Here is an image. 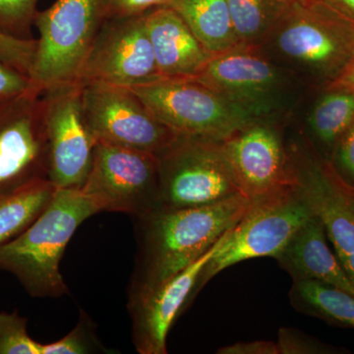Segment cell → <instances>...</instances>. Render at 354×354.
I'll list each match as a JSON object with an SVG mask.
<instances>
[{"mask_svg": "<svg viewBox=\"0 0 354 354\" xmlns=\"http://www.w3.org/2000/svg\"><path fill=\"white\" fill-rule=\"evenodd\" d=\"M251 205L236 194L223 201L194 208L158 207L137 216L136 261L129 290L160 283L199 259Z\"/></svg>", "mask_w": 354, "mask_h": 354, "instance_id": "6da1fadb", "label": "cell"}, {"mask_svg": "<svg viewBox=\"0 0 354 354\" xmlns=\"http://www.w3.org/2000/svg\"><path fill=\"white\" fill-rule=\"evenodd\" d=\"M301 80L329 85L354 55V24L318 0L288 2L260 46Z\"/></svg>", "mask_w": 354, "mask_h": 354, "instance_id": "7a4b0ae2", "label": "cell"}, {"mask_svg": "<svg viewBox=\"0 0 354 354\" xmlns=\"http://www.w3.org/2000/svg\"><path fill=\"white\" fill-rule=\"evenodd\" d=\"M99 207L81 189L57 188L50 202L31 225L0 246V270L10 272L32 297L69 293L60 261L77 228Z\"/></svg>", "mask_w": 354, "mask_h": 354, "instance_id": "3957f363", "label": "cell"}, {"mask_svg": "<svg viewBox=\"0 0 354 354\" xmlns=\"http://www.w3.org/2000/svg\"><path fill=\"white\" fill-rule=\"evenodd\" d=\"M197 81L245 111L254 120L274 121L291 109L300 82L260 46L241 44L212 57Z\"/></svg>", "mask_w": 354, "mask_h": 354, "instance_id": "277c9868", "label": "cell"}, {"mask_svg": "<svg viewBox=\"0 0 354 354\" xmlns=\"http://www.w3.org/2000/svg\"><path fill=\"white\" fill-rule=\"evenodd\" d=\"M314 214L297 184L270 196L251 201L227 241L203 267L193 290L223 270L254 258H276L291 237Z\"/></svg>", "mask_w": 354, "mask_h": 354, "instance_id": "5b68a950", "label": "cell"}, {"mask_svg": "<svg viewBox=\"0 0 354 354\" xmlns=\"http://www.w3.org/2000/svg\"><path fill=\"white\" fill-rule=\"evenodd\" d=\"M104 20L102 0H57L38 12L35 26L39 38L28 73L32 87L43 93L57 84L75 82Z\"/></svg>", "mask_w": 354, "mask_h": 354, "instance_id": "8992f818", "label": "cell"}, {"mask_svg": "<svg viewBox=\"0 0 354 354\" xmlns=\"http://www.w3.org/2000/svg\"><path fill=\"white\" fill-rule=\"evenodd\" d=\"M157 156L160 207L194 208L241 194L223 140L179 134Z\"/></svg>", "mask_w": 354, "mask_h": 354, "instance_id": "52a82bcc", "label": "cell"}, {"mask_svg": "<svg viewBox=\"0 0 354 354\" xmlns=\"http://www.w3.org/2000/svg\"><path fill=\"white\" fill-rule=\"evenodd\" d=\"M130 88L177 134L225 140L257 120L196 79L162 78Z\"/></svg>", "mask_w": 354, "mask_h": 354, "instance_id": "ba28073f", "label": "cell"}, {"mask_svg": "<svg viewBox=\"0 0 354 354\" xmlns=\"http://www.w3.org/2000/svg\"><path fill=\"white\" fill-rule=\"evenodd\" d=\"M81 190L101 212L137 216L160 207V165L156 153L97 142Z\"/></svg>", "mask_w": 354, "mask_h": 354, "instance_id": "9c48e42d", "label": "cell"}, {"mask_svg": "<svg viewBox=\"0 0 354 354\" xmlns=\"http://www.w3.org/2000/svg\"><path fill=\"white\" fill-rule=\"evenodd\" d=\"M160 79L145 12L104 18L76 81L136 88Z\"/></svg>", "mask_w": 354, "mask_h": 354, "instance_id": "30bf717a", "label": "cell"}, {"mask_svg": "<svg viewBox=\"0 0 354 354\" xmlns=\"http://www.w3.org/2000/svg\"><path fill=\"white\" fill-rule=\"evenodd\" d=\"M84 120L93 139L158 155L179 134L158 121L132 88L82 84Z\"/></svg>", "mask_w": 354, "mask_h": 354, "instance_id": "8fae6325", "label": "cell"}, {"mask_svg": "<svg viewBox=\"0 0 354 354\" xmlns=\"http://www.w3.org/2000/svg\"><path fill=\"white\" fill-rule=\"evenodd\" d=\"M48 138V179L55 188L81 189L92 165L95 145L84 120L82 84H57L44 90Z\"/></svg>", "mask_w": 354, "mask_h": 354, "instance_id": "7c38bea8", "label": "cell"}, {"mask_svg": "<svg viewBox=\"0 0 354 354\" xmlns=\"http://www.w3.org/2000/svg\"><path fill=\"white\" fill-rule=\"evenodd\" d=\"M41 94L31 90L0 104V196L39 179H48Z\"/></svg>", "mask_w": 354, "mask_h": 354, "instance_id": "4fadbf2b", "label": "cell"}, {"mask_svg": "<svg viewBox=\"0 0 354 354\" xmlns=\"http://www.w3.org/2000/svg\"><path fill=\"white\" fill-rule=\"evenodd\" d=\"M223 147L239 193L251 201L295 185L288 147L274 121L248 123Z\"/></svg>", "mask_w": 354, "mask_h": 354, "instance_id": "5bb4252c", "label": "cell"}, {"mask_svg": "<svg viewBox=\"0 0 354 354\" xmlns=\"http://www.w3.org/2000/svg\"><path fill=\"white\" fill-rule=\"evenodd\" d=\"M232 228L183 271L156 285L129 290L127 307L132 320L133 344L137 353H167V337L172 324L192 297L203 267L227 241Z\"/></svg>", "mask_w": 354, "mask_h": 354, "instance_id": "9a60e30c", "label": "cell"}, {"mask_svg": "<svg viewBox=\"0 0 354 354\" xmlns=\"http://www.w3.org/2000/svg\"><path fill=\"white\" fill-rule=\"evenodd\" d=\"M146 26L162 78H196L214 55L171 7L147 11Z\"/></svg>", "mask_w": 354, "mask_h": 354, "instance_id": "2e32d148", "label": "cell"}, {"mask_svg": "<svg viewBox=\"0 0 354 354\" xmlns=\"http://www.w3.org/2000/svg\"><path fill=\"white\" fill-rule=\"evenodd\" d=\"M274 259L293 281L315 279L354 295V286L328 245L325 227L315 215L295 232Z\"/></svg>", "mask_w": 354, "mask_h": 354, "instance_id": "e0dca14e", "label": "cell"}, {"mask_svg": "<svg viewBox=\"0 0 354 354\" xmlns=\"http://www.w3.org/2000/svg\"><path fill=\"white\" fill-rule=\"evenodd\" d=\"M165 6L178 13L213 55L241 44L234 31L227 0H169Z\"/></svg>", "mask_w": 354, "mask_h": 354, "instance_id": "ac0fdd59", "label": "cell"}, {"mask_svg": "<svg viewBox=\"0 0 354 354\" xmlns=\"http://www.w3.org/2000/svg\"><path fill=\"white\" fill-rule=\"evenodd\" d=\"M290 299L298 312L354 328V295L348 291L315 279H295Z\"/></svg>", "mask_w": 354, "mask_h": 354, "instance_id": "d6986e66", "label": "cell"}, {"mask_svg": "<svg viewBox=\"0 0 354 354\" xmlns=\"http://www.w3.org/2000/svg\"><path fill=\"white\" fill-rule=\"evenodd\" d=\"M57 188L48 179H39L0 196V246L7 243L36 220Z\"/></svg>", "mask_w": 354, "mask_h": 354, "instance_id": "ffe728a7", "label": "cell"}, {"mask_svg": "<svg viewBox=\"0 0 354 354\" xmlns=\"http://www.w3.org/2000/svg\"><path fill=\"white\" fill-rule=\"evenodd\" d=\"M309 114L310 129L321 143L335 145L354 122V90L325 91Z\"/></svg>", "mask_w": 354, "mask_h": 354, "instance_id": "44dd1931", "label": "cell"}, {"mask_svg": "<svg viewBox=\"0 0 354 354\" xmlns=\"http://www.w3.org/2000/svg\"><path fill=\"white\" fill-rule=\"evenodd\" d=\"M234 31L241 44L264 43L286 2L281 0H227Z\"/></svg>", "mask_w": 354, "mask_h": 354, "instance_id": "7402d4cb", "label": "cell"}, {"mask_svg": "<svg viewBox=\"0 0 354 354\" xmlns=\"http://www.w3.org/2000/svg\"><path fill=\"white\" fill-rule=\"evenodd\" d=\"M39 0H0V41L32 39Z\"/></svg>", "mask_w": 354, "mask_h": 354, "instance_id": "603a6c76", "label": "cell"}, {"mask_svg": "<svg viewBox=\"0 0 354 354\" xmlns=\"http://www.w3.org/2000/svg\"><path fill=\"white\" fill-rule=\"evenodd\" d=\"M27 324L17 310L0 311V354H41L43 344L30 337Z\"/></svg>", "mask_w": 354, "mask_h": 354, "instance_id": "cb8c5ba5", "label": "cell"}, {"mask_svg": "<svg viewBox=\"0 0 354 354\" xmlns=\"http://www.w3.org/2000/svg\"><path fill=\"white\" fill-rule=\"evenodd\" d=\"M92 326L88 318L81 317L80 322L68 335L59 341L44 344L41 354H85L94 353L99 348Z\"/></svg>", "mask_w": 354, "mask_h": 354, "instance_id": "d4e9b609", "label": "cell"}, {"mask_svg": "<svg viewBox=\"0 0 354 354\" xmlns=\"http://www.w3.org/2000/svg\"><path fill=\"white\" fill-rule=\"evenodd\" d=\"M32 87L29 77L0 57V104L26 94Z\"/></svg>", "mask_w": 354, "mask_h": 354, "instance_id": "484cf974", "label": "cell"}, {"mask_svg": "<svg viewBox=\"0 0 354 354\" xmlns=\"http://www.w3.org/2000/svg\"><path fill=\"white\" fill-rule=\"evenodd\" d=\"M279 354H304L330 353L321 342H316L308 335L301 334L297 330L281 328L279 330Z\"/></svg>", "mask_w": 354, "mask_h": 354, "instance_id": "4316f807", "label": "cell"}, {"mask_svg": "<svg viewBox=\"0 0 354 354\" xmlns=\"http://www.w3.org/2000/svg\"><path fill=\"white\" fill-rule=\"evenodd\" d=\"M169 0H102L104 18L136 15L155 7L165 6Z\"/></svg>", "mask_w": 354, "mask_h": 354, "instance_id": "83f0119b", "label": "cell"}, {"mask_svg": "<svg viewBox=\"0 0 354 354\" xmlns=\"http://www.w3.org/2000/svg\"><path fill=\"white\" fill-rule=\"evenodd\" d=\"M335 146L337 164L354 180V122L339 137Z\"/></svg>", "mask_w": 354, "mask_h": 354, "instance_id": "f1b7e54d", "label": "cell"}, {"mask_svg": "<svg viewBox=\"0 0 354 354\" xmlns=\"http://www.w3.org/2000/svg\"><path fill=\"white\" fill-rule=\"evenodd\" d=\"M218 354H279L278 344L274 342L255 341L236 342L218 349Z\"/></svg>", "mask_w": 354, "mask_h": 354, "instance_id": "f546056e", "label": "cell"}, {"mask_svg": "<svg viewBox=\"0 0 354 354\" xmlns=\"http://www.w3.org/2000/svg\"><path fill=\"white\" fill-rule=\"evenodd\" d=\"M324 88L325 91L337 90V88L354 90V55L349 60L348 65L342 70V73Z\"/></svg>", "mask_w": 354, "mask_h": 354, "instance_id": "4dcf8cb0", "label": "cell"}, {"mask_svg": "<svg viewBox=\"0 0 354 354\" xmlns=\"http://www.w3.org/2000/svg\"><path fill=\"white\" fill-rule=\"evenodd\" d=\"M354 24V0H318Z\"/></svg>", "mask_w": 354, "mask_h": 354, "instance_id": "1f68e13d", "label": "cell"}, {"mask_svg": "<svg viewBox=\"0 0 354 354\" xmlns=\"http://www.w3.org/2000/svg\"><path fill=\"white\" fill-rule=\"evenodd\" d=\"M283 2H286V3H288V2L295 1V0H281Z\"/></svg>", "mask_w": 354, "mask_h": 354, "instance_id": "d6a6232c", "label": "cell"}]
</instances>
